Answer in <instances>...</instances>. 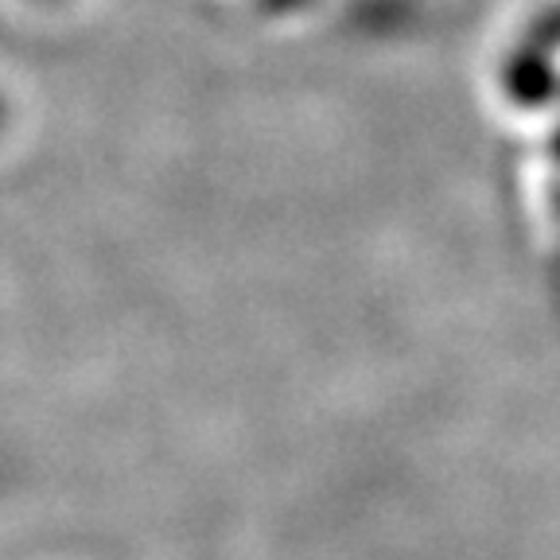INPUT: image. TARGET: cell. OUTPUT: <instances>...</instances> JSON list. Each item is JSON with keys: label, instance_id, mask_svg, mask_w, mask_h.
<instances>
[{"label": "cell", "instance_id": "1", "mask_svg": "<svg viewBox=\"0 0 560 560\" xmlns=\"http://www.w3.org/2000/svg\"><path fill=\"white\" fill-rule=\"evenodd\" d=\"M0 129H4V97H0Z\"/></svg>", "mask_w": 560, "mask_h": 560}]
</instances>
